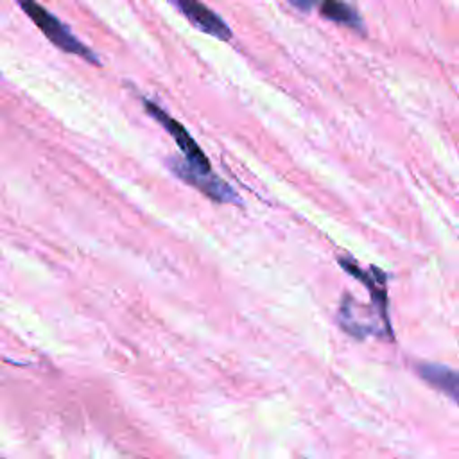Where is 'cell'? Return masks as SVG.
<instances>
[{
    "label": "cell",
    "instance_id": "cell-5",
    "mask_svg": "<svg viewBox=\"0 0 459 459\" xmlns=\"http://www.w3.org/2000/svg\"><path fill=\"white\" fill-rule=\"evenodd\" d=\"M321 13L333 20V22H339V23H346L350 27H359L360 25V18L359 14L346 4L339 2V0H325L323 5H321Z\"/></svg>",
    "mask_w": 459,
    "mask_h": 459
},
{
    "label": "cell",
    "instance_id": "cell-4",
    "mask_svg": "<svg viewBox=\"0 0 459 459\" xmlns=\"http://www.w3.org/2000/svg\"><path fill=\"white\" fill-rule=\"evenodd\" d=\"M420 375L432 384L434 387L441 389L448 396L459 402V373L443 368V366H434V364H423L420 366Z\"/></svg>",
    "mask_w": 459,
    "mask_h": 459
},
{
    "label": "cell",
    "instance_id": "cell-3",
    "mask_svg": "<svg viewBox=\"0 0 459 459\" xmlns=\"http://www.w3.org/2000/svg\"><path fill=\"white\" fill-rule=\"evenodd\" d=\"M174 2L179 7V11L185 14V18L192 25H195L199 30H203L206 34H212L213 38H219V39H224V41L231 38V30L224 23V20L219 18L203 2H199V0H174Z\"/></svg>",
    "mask_w": 459,
    "mask_h": 459
},
{
    "label": "cell",
    "instance_id": "cell-6",
    "mask_svg": "<svg viewBox=\"0 0 459 459\" xmlns=\"http://www.w3.org/2000/svg\"><path fill=\"white\" fill-rule=\"evenodd\" d=\"M292 2H296L298 5H307V0H292Z\"/></svg>",
    "mask_w": 459,
    "mask_h": 459
},
{
    "label": "cell",
    "instance_id": "cell-2",
    "mask_svg": "<svg viewBox=\"0 0 459 459\" xmlns=\"http://www.w3.org/2000/svg\"><path fill=\"white\" fill-rule=\"evenodd\" d=\"M20 7L22 11L34 22V25L63 52L68 54H75L90 63L99 65L97 56L86 47L82 45L66 25H63L54 14H50L41 4H38L36 0H20Z\"/></svg>",
    "mask_w": 459,
    "mask_h": 459
},
{
    "label": "cell",
    "instance_id": "cell-1",
    "mask_svg": "<svg viewBox=\"0 0 459 459\" xmlns=\"http://www.w3.org/2000/svg\"><path fill=\"white\" fill-rule=\"evenodd\" d=\"M143 104H145V109L169 131V134L176 140V143L186 156L188 163L176 167L178 176H181L186 183L194 185L203 194H206L208 197L219 203H235L237 199L235 192L212 172V165L208 158L203 154V151L199 149L195 140L188 134V131L179 122H176L170 115H167L161 108H158L154 102L143 100Z\"/></svg>",
    "mask_w": 459,
    "mask_h": 459
}]
</instances>
